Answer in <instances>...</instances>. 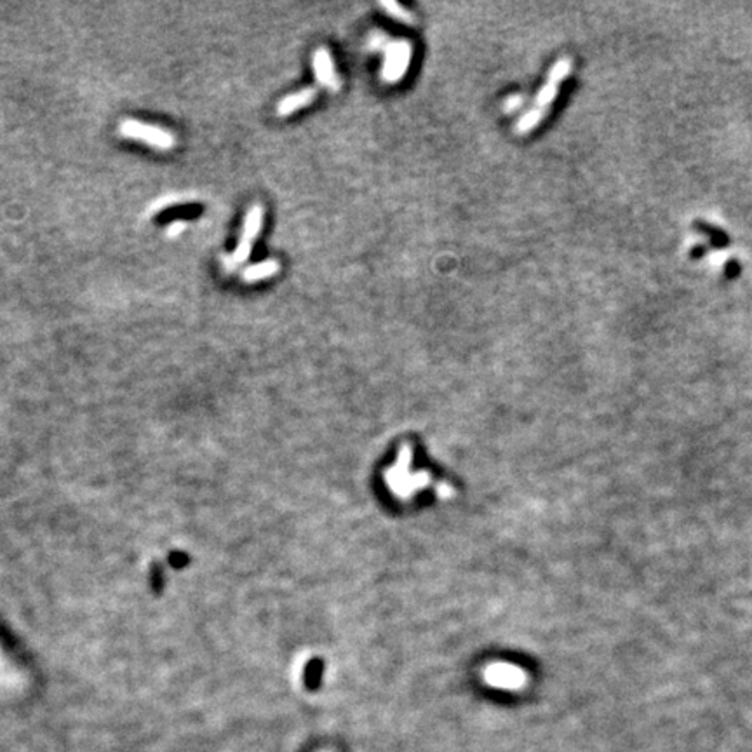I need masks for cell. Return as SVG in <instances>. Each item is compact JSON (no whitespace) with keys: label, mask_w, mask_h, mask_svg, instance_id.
Listing matches in <instances>:
<instances>
[{"label":"cell","mask_w":752,"mask_h":752,"mask_svg":"<svg viewBox=\"0 0 752 752\" xmlns=\"http://www.w3.org/2000/svg\"><path fill=\"white\" fill-rule=\"evenodd\" d=\"M119 133H121V136L134 141H141V143L152 146L156 150H164V152L173 150L176 145V138L173 133L160 129L157 126L136 121V119H124L119 124Z\"/></svg>","instance_id":"7a4b0ae2"},{"label":"cell","mask_w":752,"mask_h":752,"mask_svg":"<svg viewBox=\"0 0 752 752\" xmlns=\"http://www.w3.org/2000/svg\"><path fill=\"white\" fill-rule=\"evenodd\" d=\"M188 200H194V197H185V195H180V194H173V195H162V197L159 200H156V202L150 206L148 209V214H156V213H160V211L168 209V207L175 206V204H181V202H188Z\"/></svg>","instance_id":"7c38bea8"},{"label":"cell","mask_w":752,"mask_h":752,"mask_svg":"<svg viewBox=\"0 0 752 752\" xmlns=\"http://www.w3.org/2000/svg\"><path fill=\"white\" fill-rule=\"evenodd\" d=\"M524 102H526V96L524 94L508 96L503 102V111L505 114H514V111H518L524 107Z\"/></svg>","instance_id":"5bb4252c"},{"label":"cell","mask_w":752,"mask_h":752,"mask_svg":"<svg viewBox=\"0 0 752 752\" xmlns=\"http://www.w3.org/2000/svg\"><path fill=\"white\" fill-rule=\"evenodd\" d=\"M573 72V61L570 58H561L550 67L549 73H547V82H552L555 86L562 82V80L568 79Z\"/></svg>","instance_id":"30bf717a"},{"label":"cell","mask_w":752,"mask_h":752,"mask_svg":"<svg viewBox=\"0 0 752 752\" xmlns=\"http://www.w3.org/2000/svg\"><path fill=\"white\" fill-rule=\"evenodd\" d=\"M315 98H317V89H315V87H305V89L291 92V94L284 96V98L277 103V115H279V117H289V115L296 114V111L302 110V108L312 105V103L315 102Z\"/></svg>","instance_id":"8992f818"},{"label":"cell","mask_w":752,"mask_h":752,"mask_svg":"<svg viewBox=\"0 0 752 752\" xmlns=\"http://www.w3.org/2000/svg\"><path fill=\"white\" fill-rule=\"evenodd\" d=\"M547 114H549V108H540V107L530 108V110L524 111V114L519 117V121L516 122L514 131L518 134H521V136L530 134L531 131L537 129V126L547 117Z\"/></svg>","instance_id":"ba28073f"},{"label":"cell","mask_w":752,"mask_h":752,"mask_svg":"<svg viewBox=\"0 0 752 752\" xmlns=\"http://www.w3.org/2000/svg\"><path fill=\"white\" fill-rule=\"evenodd\" d=\"M486 682L501 690H519L524 685V674L518 667L495 665L486 670Z\"/></svg>","instance_id":"5b68a950"},{"label":"cell","mask_w":752,"mask_h":752,"mask_svg":"<svg viewBox=\"0 0 752 752\" xmlns=\"http://www.w3.org/2000/svg\"><path fill=\"white\" fill-rule=\"evenodd\" d=\"M279 272H280V263L277 260H273V258H270V260L249 265V267H246L244 270H242V280L248 284H254V283H260V280L270 279V277L277 276Z\"/></svg>","instance_id":"52a82bcc"},{"label":"cell","mask_w":752,"mask_h":752,"mask_svg":"<svg viewBox=\"0 0 752 752\" xmlns=\"http://www.w3.org/2000/svg\"><path fill=\"white\" fill-rule=\"evenodd\" d=\"M380 7L385 11L387 16L394 18L397 21L404 23V25H415L416 23L415 14H413L411 11H408L406 7L400 6L399 2H396V0H381Z\"/></svg>","instance_id":"9c48e42d"},{"label":"cell","mask_w":752,"mask_h":752,"mask_svg":"<svg viewBox=\"0 0 752 752\" xmlns=\"http://www.w3.org/2000/svg\"><path fill=\"white\" fill-rule=\"evenodd\" d=\"M388 44H391V38L381 32H373L368 38V48L371 51H385Z\"/></svg>","instance_id":"4fadbf2b"},{"label":"cell","mask_w":752,"mask_h":752,"mask_svg":"<svg viewBox=\"0 0 752 752\" xmlns=\"http://www.w3.org/2000/svg\"><path fill=\"white\" fill-rule=\"evenodd\" d=\"M413 45L404 38L391 40L383 51V65H381V80L387 84H397L404 79L411 65Z\"/></svg>","instance_id":"3957f363"},{"label":"cell","mask_w":752,"mask_h":752,"mask_svg":"<svg viewBox=\"0 0 752 752\" xmlns=\"http://www.w3.org/2000/svg\"><path fill=\"white\" fill-rule=\"evenodd\" d=\"M312 68L317 84L329 92H338L342 89V79L334 68L333 58L326 48H317L312 54Z\"/></svg>","instance_id":"277c9868"},{"label":"cell","mask_w":752,"mask_h":752,"mask_svg":"<svg viewBox=\"0 0 752 752\" xmlns=\"http://www.w3.org/2000/svg\"><path fill=\"white\" fill-rule=\"evenodd\" d=\"M559 94V86H555L552 82H545L540 87L537 96H535V103L540 108H549L554 103V99Z\"/></svg>","instance_id":"8fae6325"},{"label":"cell","mask_w":752,"mask_h":752,"mask_svg":"<svg viewBox=\"0 0 752 752\" xmlns=\"http://www.w3.org/2000/svg\"><path fill=\"white\" fill-rule=\"evenodd\" d=\"M185 229H187V222H185V219H175V222L169 223L168 229H165V235H168L169 239H175L178 237Z\"/></svg>","instance_id":"9a60e30c"},{"label":"cell","mask_w":752,"mask_h":752,"mask_svg":"<svg viewBox=\"0 0 752 752\" xmlns=\"http://www.w3.org/2000/svg\"><path fill=\"white\" fill-rule=\"evenodd\" d=\"M261 225H263V206H261V204H254V206L249 207L248 213L244 216L241 239H239L234 253L223 254L222 256V267L227 273L235 272L241 265H244L246 261L249 260L254 241H256L258 235L261 232Z\"/></svg>","instance_id":"6da1fadb"}]
</instances>
